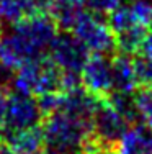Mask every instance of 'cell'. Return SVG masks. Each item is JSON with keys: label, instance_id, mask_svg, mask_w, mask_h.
Segmentation results:
<instances>
[{"label": "cell", "instance_id": "obj_6", "mask_svg": "<svg viewBox=\"0 0 152 154\" xmlns=\"http://www.w3.org/2000/svg\"><path fill=\"white\" fill-rule=\"evenodd\" d=\"M12 31L30 46L36 56H43L48 54L51 43L59 33V26L49 13H33L13 23Z\"/></svg>", "mask_w": 152, "mask_h": 154}, {"label": "cell", "instance_id": "obj_1", "mask_svg": "<svg viewBox=\"0 0 152 154\" xmlns=\"http://www.w3.org/2000/svg\"><path fill=\"white\" fill-rule=\"evenodd\" d=\"M44 146L57 154H85L92 134V122L56 112L41 122Z\"/></svg>", "mask_w": 152, "mask_h": 154}, {"label": "cell", "instance_id": "obj_10", "mask_svg": "<svg viewBox=\"0 0 152 154\" xmlns=\"http://www.w3.org/2000/svg\"><path fill=\"white\" fill-rule=\"evenodd\" d=\"M152 151V128L147 125H136L123 136L118 154H151Z\"/></svg>", "mask_w": 152, "mask_h": 154}, {"label": "cell", "instance_id": "obj_15", "mask_svg": "<svg viewBox=\"0 0 152 154\" xmlns=\"http://www.w3.org/2000/svg\"><path fill=\"white\" fill-rule=\"evenodd\" d=\"M133 67L137 87H152V59L142 53L133 54Z\"/></svg>", "mask_w": 152, "mask_h": 154}, {"label": "cell", "instance_id": "obj_20", "mask_svg": "<svg viewBox=\"0 0 152 154\" xmlns=\"http://www.w3.org/2000/svg\"><path fill=\"white\" fill-rule=\"evenodd\" d=\"M8 89L10 87H0V139L3 136V128H5V103Z\"/></svg>", "mask_w": 152, "mask_h": 154}, {"label": "cell", "instance_id": "obj_13", "mask_svg": "<svg viewBox=\"0 0 152 154\" xmlns=\"http://www.w3.org/2000/svg\"><path fill=\"white\" fill-rule=\"evenodd\" d=\"M123 118L131 126L142 125V116L139 113V108L134 100V92H111L108 97H105Z\"/></svg>", "mask_w": 152, "mask_h": 154}, {"label": "cell", "instance_id": "obj_4", "mask_svg": "<svg viewBox=\"0 0 152 154\" xmlns=\"http://www.w3.org/2000/svg\"><path fill=\"white\" fill-rule=\"evenodd\" d=\"M44 116L33 95L10 87L5 103V128H3L2 139L21 130L39 126Z\"/></svg>", "mask_w": 152, "mask_h": 154}, {"label": "cell", "instance_id": "obj_12", "mask_svg": "<svg viewBox=\"0 0 152 154\" xmlns=\"http://www.w3.org/2000/svg\"><path fill=\"white\" fill-rule=\"evenodd\" d=\"M3 141H7L12 146L15 154H33L34 151H38V149H41L44 146L41 125L28 128V130H21L13 134H8V136L3 138Z\"/></svg>", "mask_w": 152, "mask_h": 154}, {"label": "cell", "instance_id": "obj_9", "mask_svg": "<svg viewBox=\"0 0 152 154\" xmlns=\"http://www.w3.org/2000/svg\"><path fill=\"white\" fill-rule=\"evenodd\" d=\"M33 57L38 56L15 31H12L10 35L2 38V41H0V61L5 66L12 67L13 71L20 69L25 62H28Z\"/></svg>", "mask_w": 152, "mask_h": 154}, {"label": "cell", "instance_id": "obj_24", "mask_svg": "<svg viewBox=\"0 0 152 154\" xmlns=\"http://www.w3.org/2000/svg\"><path fill=\"white\" fill-rule=\"evenodd\" d=\"M33 154H57L56 151H52L51 148H48V146H43L41 149H38V151H34Z\"/></svg>", "mask_w": 152, "mask_h": 154}, {"label": "cell", "instance_id": "obj_14", "mask_svg": "<svg viewBox=\"0 0 152 154\" xmlns=\"http://www.w3.org/2000/svg\"><path fill=\"white\" fill-rule=\"evenodd\" d=\"M147 31H149V30H147L146 26L136 25V26L126 28V30H121V31L115 33L118 53L129 54V56L139 53L141 45H142V41H144V38H146Z\"/></svg>", "mask_w": 152, "mask_h": 154}, {"label": "cell", "instance_id": "obj_26", "mask_svg": "<svg viewBox=\"0 0 152 154\" xmlns=\"http://www.w3.org/2000/svg\"><path fill=\"white\" fill-rule=\"evenodd\" d=\"M151 154H152V151H151Z\"/></svg>", "mask_w": 152, "mask_h": 154}, {"label": "cell", "instance_id": "obj_21", "mask_svg": "<svg viewBox=\"0 0 152 154\" xmlns=\"http://www.w3.org/2000/svg\"><path fill=\"white\" fill-rule=\"evenodd\" d=\"M139 53H142L144 56H147V57H151V59H152V30L147 31L146 38H144L142 45H141Z\"/></svg>", "mask_w": 152, "mask_h": 154}, {"label": "cell", "instance_id": "obj_11", "mask_svg": "<svg viewBox=\"0 0 152 154\" xmlns=\"http://www.w3.org/2000/svg\"><path fill=\"white\" fill-rule=\"evenodd\" d=\"M113 67V92H134L137 89L133 56L116 53L111 57Z\"/></svg>", "mask_w": 152, "mask_h": 154}, {"label": "cell", "instance_id": "obj_2", "mask_svg": "<svg viewBox=\"0 0 152 154\" xmlns=\"http://www.w3.org/2000/svg\"><path fill=\"white\" fill-rule=\"evenodd\" d=\"M13 87L31 95L64 92V72L49 54H43L16 69Z\"/></svg>", "mask_w": 152, "mask_h": 154}, {"label": "cell", "instance_id": "obj_8", "mask_svg": "<svg viewBox=\"0 0 152 154\" xmlns=\"http://www.w3.org/2000/svg\"><path fill=\"white\" fill-rule=\"evenodd\" d=\"M108 54L92 53L82 69V85L100 98L113 92V67Z\"/></svg>", "mask_w": 152, "mask_h": 154}, {"label": "cell", "instance_id": "obj_22", "mask_svg": "<svg viewBox=\"0 0 152 154\" xmlns=\"http://www.w3.org/2000/svg\"><path fill=\"white\" fill-rule=\"evenodd\" d=\"M85 154H118V152L115 151V149H105V148H93V146H88Z\"/></svg>", "mask_w": 152, "mask_h": 154}, {"label": "cell", "instance_id": "obj_3", "mask_svg": "<svg viewBox=\"0 0 152 154\" xmlns=\"http://www.w3.org/2000/svg\"><path fill=\"white\" fill-rule=\"evenodd\" d=\"M129 128L131 125L111 107L110 102L106 98H100L92 116V134L88 146L116 151Z\"/></svg>", "mask_w": 152, "mask_h": 154}, {"label": "cell", "instance_id": "obj_17", "mask_svg": "<svg viewBox=\"0 0 152 154\" xmlns=\"http://www.w3.org/2000/svg\"><path fill=\"white\" fill-rule=\"evenodd\" d=\"M136 20L147 30H152V0H128Z\"/></svg>", "mask_w": 152, "mask_h": 154}, {"label": "cell", "instance_id": "obj_7", "mask_svg": "<svg viewBox=\"0 0 152 154\" xmlns=\"http://www.w3.org/2000/svg\"><path fill=\"white\" fill-rule=\"evenodd\" d=\"M48 54L64 72L82 74V69L92 53L72 31L61 30L51 43Z\"/></svg>", "mask_w": 152, "mask_h": 154}, {"label": "cell", "instance_id": "obj_5", "mask_svg": "<svg viewBox=\"0 0 152 154\" xmlns=\"http://www.w3.org/2000/svg\"><path fill=\"white\" fill-rule=\"evenodd\" d=\"M72 33L88 48L90 53H100L108 56H115L118 53L115 33L111 31L105 15L84 10Z\"/></svg>", "mask_w": 152, "mask_h": 154}, {"label": "cell", "instance_id": "obj_18", "mask_svg": "<svg viewBox=\"0 0 152 154\" xmlns=\"http://www.w3.org/2000/svg\"><path fill=\"white\" fill-rule=\"evenodd\" d=\"M123 2H124V0H84V5L87 7V10H90V12L106 17L111 10H115L118 5H121Z\"/></svg>", "mask_w": 152, "mask_h": 154}, {"label": "cell", "instance_id": "obj_19", "mask_svg": "<svg viewBox=\"0 0 152 154\" xmlns=\"http://www.w3.org/2000/svg\"><path fill=\"white\" fill-rule=\"evenodd\" d=\"M15 79V71L0 61V87H10Z\"/></svg>", "mask_w": 152, "mask_h": 154}, {"label": "cell", "instance_id": "obj_23", "mask_svg": "<svg viewBox=\"0 0 152 154\" xmlns=\"http://www.w3.org/2000/svg\"><path fill=\"white\" fill-rule=\"evenodd\" d=\"M0 154H15V152H13L12 146H10L8 143L0 139Z\"/></svg>", "mask_w": 152, "mask_h": 154}, {"label": "cell", "instance_id": "obj_16", "mask_svg": "<svg viewBox=\"0 0 152 154\" xmlns=\"http://www.w3.org/2000/svg\"><path fill=\"white\" fill-rule=\"evenodd\" d=\"M134 100L144 125L152 128V87H137L134 90Z\"/></svg>", "mask_w": 152, "mask_h": 154}, {"label": "cell", "instance_id": "obj_25", "mask_svg": "<svg viewBox=\"0 0 152 154\" xmlns=\"http://www.w3.org/2000/svg\"><path fill=\"white\" fill-rule=\"evenodd\" d=\"M3 38V26H2V21H0V41H2Z\"/></svg>", "mask_w": 152, "mask_h": 154}]
</instances>
